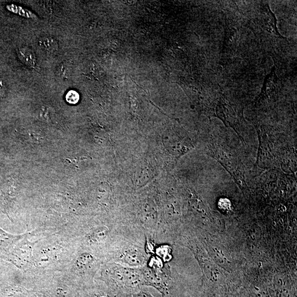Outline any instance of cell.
Here are the masks:
<instances>
[{
	"mask_svg": "<svg viewBox=\"0 0 297 297\" xmlns=\"http://www.w3.org/2000/svg\"><path fill=\"white\" fill-rule=\"evenodd\" d=\"M145 244V235L124 226L111 247V259L114 263L123 266H145L150 257L146 252Z\"/></svg>",
	"mask_w": 297,
	"mask_h": 297,
	"instance_id": "cell-1",
	"label": "cell"
},
{
	"mask_svg": "<svg viewBox=\"0 0 297 297\" xmlns=\"http://www.w3.org/2000/svg\"><path fill=\"white\" fill-rule=\"evenodd\" d=\"M107 278L111 290L129 296L144 286L142 267L133 268L114 263L107 267Z\"/></svg>",
	"mask_w": 297,
	"mask_h": 297,
	"instance_id": "cell-2",
	"label": "cell"
},
{
	"mask_svg": "<svg viewBox=\"0 0 297 297\" xmlns=\"http://www.w3.org/2000/svg\"><path fill=\"white\" fill-rule=\"evenodd\" d=\"M19 59L23 64L30 67H34L35 65V57L34 52L30 48L23 47L18 51Z\"/></svg>",
	"mask_w": 297,
	"mask_h": 297,
	"instance_id": "cell-3",
	"label": "cell"
},
{
	"mask_svg": "<svg viewBox=\"0 0 297 297\" xmlns=\"http://www.w3.org/2000/svg\"><path fill=\"white\" fill-rule=\"evenodd\" d=\"M94 258L92 254L88 253L82 254L77 260L76 266L78 269L86 270L92 266Z\"/></svg>",
	"mask_w": 297,
	"mask_h": 297,
	"instance_id": "cell-4",
	"label": "cell"
},
{
	"mask_svg": "<svg viewBox=\"0 0 297 297\" xmlns=\"http://www.w3.org/2000/svg\"><path fill=\"white\" fill-rule=\"evenodd\" d=\"M40 47L48 52L55 51L58 48L57 41L52 36H47L39 41Z\"/></svg>",
	"mask_w": 297,
	"mask_h": 297,
	"instance_id": "cell-5",
	"label": "cell"
},
{
	"mask_svg": "<svg viewBox=\"0 0 297 297\" xmlns=\"http://www.w3.org/2000/svg\"><path fill=\"white\" fill-rule=\"evenodd\" d=\"M66 101L70 104H76L79 101L80 95L75 90H70L66 94Z\"/></svg>",
	"mask_w": 297,
	"mask_h": 297,
	"instance_id": "cell-6",
	"label": "cell"
},
{
	"mask_svg": "<svg viewBox=\"0 0 297 297\" xmlns=\"http://www.w3.org/2000/svg\"><path fill=\"white\" fill-rule=\"evenodd\" d=\"M127 297H155L152 296L149 292L144 291L142 290L139 291L135 294L127 296Z\"/></svg>",
	"mask_w": 297,
	"mask_h": 297,
	"instance_id": "cell-7",
	"label": "cell"
},
{
	"mask_svg": "<svg viewBox=\"0 0 297 297\" xmlns=\"http://www.w3.org/2000/svg\"><path fill=\"white\" fill-rule=\"evenodd\" d=\"M68 67L66 65H61L59 68L60 75L62 77L68 76Z\"/></svg>",
	"mask_w": 297,
	"mask_h": 297,
	"instance_id": "cell-8",
	"label": "cell"
},
{
	"mask_svg": "<svg viewBox=\"0 0 297 297\" xmlns=\"http://www.w3.org/2000/svg\"><path fill=\"white\" fill-rule=\"evenodd\" d=\"M6 87L3 81L0 78V99L5 96Z\"/></svg>",
	"mask_w": 297,
	"mask_h": 297,
	"instance_id": "cell-9",
	"label": "cell"
}]
</instances>
